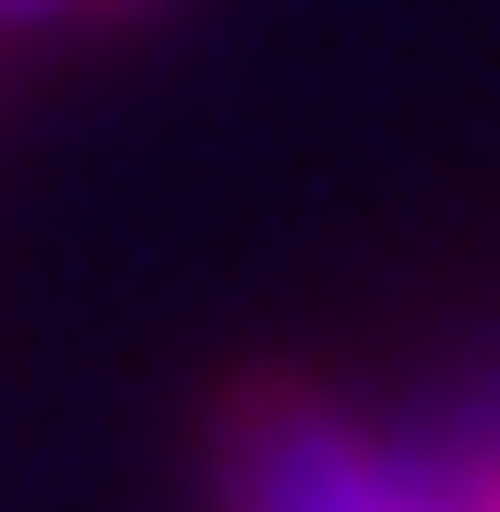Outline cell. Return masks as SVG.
I'll use <instances>...</instances> for the list:
<instances>
[{"mask_svg": "<svg viewBox=\"0 0 500 512\" xmlns=\"http://www.w3.org/2000/svg\"><path fill=\"white\" fill-rule=\"evenodd\" d=\"M215 512H453V489H429L310 382H250L215 429Z\"/></svg>", "mask_w": 500, "mask_h": 512, "instance_id": "6da1fadb", "label": "cell"}, {"mask_svg": "<svg viewBox=\"0 0 500 512\" xmlns=\"http://www.w3.org/2000/svg\"><path fill=\"white\" fill-rule=\"evenodd\" d=\"M453 512H500V453H477V465L453 477Z\"/></svg>", "mask_w": 500, "mask_h": 512, "instance_id": "7a4b0ae2", "label": "cell"}]
</instances>
